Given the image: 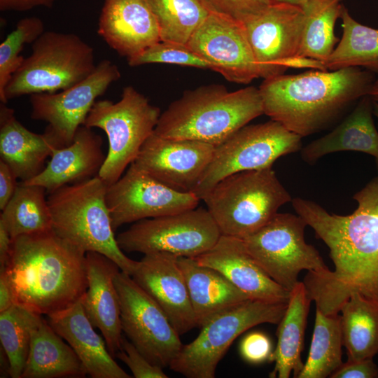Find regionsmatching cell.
<instances>
[{
    "label": "cell",
    "instance_id": "15",
    "mask_svg": "<svg viewBox=\"0 0 378 378\" xmlns=\"http://www.w3.org/2000/svg\"><path fill=\"white\" fill-rule=\"evenodd\" d=\"M200 201L192 192H178L164 185L134 162L106 189L114 230L127 223L195 209Z\"/></svg>",
    "mask_w": 378,
    "mask_h": 378
},
{
    "label": "cell",
    "instance_id": "11",
    "mask_svg": "<svg viewBox=\"0 0 378 378\" xmlns=\"http://www.w3.org/2000/svg\"><path fill=\"white\" fill-rule=\"evenodd\" d=\"M305 220L299 215L277 213L265 225L241 239L264 271L290 291L301 271L316 274L329 270L319 252L304 240Z\"/></svg>",
    "mask_w": 378,
    "mask_h": 378
},
{
    "label": "cell",
    "instance_id": "44",
    "mask_svg": "<svg viewBox=\"0 0 378 378\" xmlns=\"http://www.w3.org/2000/svg\"><path fill=\"white\" fill-rule=\"evenodd\" d=\"M57 0H0L1 11H25L38 6L50 7Z\"/></svg>",
    "mask_w": 378,
    "mask_h": 378
},
{
    "label": "cell",
    "instance_id": "28",
    "mask_svg": "<svg viewBox=\"0 0 378 378\" xmlns=\"http://www.w3.org/2000/svg\"><path fill=\"white\" fill-rule=\"evenodd\" d=\"M312 301L303 281L290 291L286 312L278 324L277 344L269 361L274 363L270 377L288 378L293 372L298 378L302 370L301 354Z\"/></svg>",
    "mask_w": 378,
    "mask_h": 378
},
{
    "label": "cell",
    "instance_id": "37",
    "mask_svg": "<svg viewBox=\"0 0 378 378\" xmlns=\"http://www.w3.org/2000/svg\"><path fill=\"white\" fill-rule=\"evenodd\" d=\"M43 20L37 17L24 18L0 45V100L6 104L4 91L13 74L22 65L24 57L21 52L26 44L33 43L43 32Z\"/></svg>",
    "mask_w": 378,
    "mask_h": 378
},
{
    "label": "cell",
    "instance_id": "24",
    "mask_svg": "<svg viewBox=\"0 0 378 378\" xmlns=\"http://www.w3.org/2000/svg\"><path fill=\"white\" fill-rule=\"evenodd\" d=\"M102 143V136L92 128L81 125L70 145L54 150L39 174L20 182L43 186L50 193L65 185L96 176L106 158Z\"/></svg>",
    "mask_w": 378,
    "mask_h": 378
},
{
    "label": "cell",
    "instance_id": "41",
    "mask_svg": "<svg viewBox=\"0 0 378 378\" xmlns=\"http://www.w3.org/2000/svg\"><path fill=\"white\" fill-rule=\"evenodd\" d=\"M273 352L270 337L262 332H251L245 335L239 344L242 358L251 364L269 362Z\"/></svg>",
    "mask_w": 378,
    "mask_h": 378
},
{
    "label": "cell",
    "instance_id": "10",
    "mask_svg": "<svg viewBox=\"0 0 378 378\" xmlns=\"http://www.w3.org/2000/svg\"><path fill=\"white\" fill-rule=\"evenodd\" d=\"M302 138L272 120L242 127L215 146L212 159L192 193L202 200L229 175L272 167L280 157L300 150Z\"/></svg>",
    "mask_w": 378,
    "mask_h": 378
},
{
    "label": "cell",
    "instance_id": "9",
    "mask_svg": "<svg viewBox=\"0 0 378 378\" xmlns=\"http://www.w3.org/2000/svg\"><path fill=\"white\" fill-rule=\"evenodd\" d=\"M288 302L249 299L211 318L197 337L183 345L169 368L188 378H214L216 368L234 340L257 325L279 324Z\"/></svg>",
    "mask_w": 378,
    "mask_h": 378
},
{
    "label": "cell",
    "instance_id": "14",
    "mask_svg": "<svg viewBox=\"0 0 378 378\" xmlns=\"http://www.w3.org/2000/svg\"><path fill=\"white\" fill-rule=\"evenodd\" d=\"M121 76L116 64L100 61L86 78L67 89L53 93L30 95L31 118L48 123L45 132L57 148L70 145L77 130L83 125L97 98Z\"/></svg>",
    "mask_w": 378,
    "mask_h": 378
},
{
    "label": "cell",
    "instance_id": "29",
    "mask_svg": "<svg viewBox=\"0 0 378 378\" xmlns=\"http://www.w3.org/2000/svg\"><path fill=\"white\" fill-rule=\"evenodd\" d=\"M86 374L74 349L43 318L32 332L21 378L83 377Z\"/></svg>",
    "mask_w": 378,
    "mask_h": 378
},
{
    "label": "cell",
    "instance_id": "26",
    "mask_svg": "<svg viewBox=\"0 0 378 378\" xmlns=\"http://www.w3.org/2000/svg\"><path fill=\"white\" fill-rule=\"evenodd\" d=\"M372 114L373 100L368 95L363 97L332 131L301 148L302 158L313 164L329 153L351 150L369 154L378 164V131Z\"/></svg>",
    "mask_w": 378,
    "mask_h": 378
},
{
    "label": "cell",
    "instance_id": "20",
    "mask_svg": "<svg viewBox=\"0 0 378 378\" xmlns=\"http://www.w3.org/2000/svg\"><path fill=\"white\" fill-rule=\"evenodd\" d=\"M223 274L251 300L288 302L290 291L275 282L248 252L241 239L221 234L207 252L195 258Z\"/></svg>",
    "mask_w": 378,
    "mask_h": 378
},
{
    "label": "cell",
    "instance_id": "32",
    "mask_svg": "<svg viewBox=\"0 0 378 378\" xmlns=\"http://www.w3.org/2000/svg\"><path fill=\"white\" fill-rule=\"evenodd\" d=\"M46 192V189L41 186L18 183L0 215V224L4 226L12 239L52 230Z\"/></svg>",
    "mask_w": 378,
    "mask_h": 378
},
{
    "label": "cell",
    "instance_id": "36",
    "mask_svg": "<svg viewBox=\"0 0 378 378\" xmlns=\"http://www.w3.org/2000/svg\"><path fill=\"white\" fill-rule=\"evenodd\" d=\"M155 15L162 41L185 44L211 11L202 0H146Z\"/></svg>",
    "mask_w": 378,
    "mask_h": 378
},
{
    "label": "cell",
    "instance_id": "31",
    "mask_svg": "<svg viewBox=\"0 0 378 378\" xmlns=\"http://www.w3.org/2000/svg\"><path fill=\"white\" fill-rule=\"evenodd\" d=\"M341 41L323 62L325 70L360 67L378 74V29L356 21L344 6Z\"/></svg>",
    "mask_w": 378,
    "mask_h": 378
},
{
    "label": "cell",
    "instance_id": "1",
    "mask_svg": "<svg viewBox=\"0 0 378 378\" xmlns=\"http://www.w3.org/2000/svg\"><path fill=\"white\" fill-rule=\"evenodd\" d=\"M353 198L356 209L346 216L330 214L318 204L292 199L296 214L329 248L333 270L309 272L303 283L323 314H339L354 293L378 300V176Z\"/></svg>",
    "mask_w": 378,
    "mask_h": 378
},
{
    "label": "cell",
    "instance_id": "48",
    "mask_svg": "<svg viewBox=\"0 0 378 378\" xmlns=\"http://www.w3.org/2000/svg\"><path fill=\"white\" fill-rule=\"evenodd\" d=\"M274 1H276V2H287V3H290V4H296V5H299V6H302L307 0H273Z\"/></svg>",
    "mask_w": 378,
    "mask_h": 378
},
{
    "label": "cell",
    "instance_id": "8",
    "mask_svg": "<svg viewBox=\"0 0 378 378\" xmlns=\"http://www.w3.org/2000/svg\"><path fill=\"white\" fill-rule=\"evenodd\" d=\"M158 107L132 86L123 88L121 99L96 101L83 125L102 130L108 149L98 176L107 185L117 181L136 160L143 144L154 132L160 116Z\"/></svg>",
    "mask_w": 378,
    "mask_h": 378
},
{
    "label": "cell",
    "instance_id": "49",
    "mask_svg": "<svg viewBox=\"0 0 378 378\" xmlns=\"http://www.w3.org/2000/svg\"><path fill=\"white\" fill-rule=\"evenodd\" d=\"M373 114L375 115V116L378 119V103L373 101Z\"/></svg>",
    "mask_w": 378,
    "mask_h": 378
},
{
    "label": "cell",
    "instance_id": "39",
    "mask_svg": "<svg viewBox=\"0 0 378 378\" xmlns=\"http://www.w3.org/2000/svg\"><path fill=\"white\" fill-rule=\"evenodd\" d=\"M213 13L246 24L262 14L273 0H202Z\"/></svg>",
    "mask_w": 378,
    "mask_h": 378
},
{
    "label": "cell",
    "instance_id": "27",
    "mask_svg": "<svg viewBox=\"0 0 378 378\" xmlns=\"http://www.w3.org/2000/svg\"><path fill=\"white\" fill-rule=\"evenodd\" d=\"M197 327L216 314L250 298L218 271L200 265L195 258L178 257Z\"/></svg>",
    "mask_w": 378,
    "mask_h": 378
},
{
    "label": "cell",
    "instance_id": "25",
    "mask_svg": "<svg viewBox=\"0 0 378 378\" xmlns=\"http://www.w3.org/2000/svg\"><path fill=\"white\" fill-rule=\"evenodd\" d=\"M57 147L45 132L27 129L15 117L14 109L0 106V157L22 182L39 174Z\"/></svg>",
    "mask_w": 378,
    "mask_h": 378
},
{
    "label": "cell",
    "instance_id": "18",
    "mask_svg": "<svg viewBox=\"0 0 378 378\" xmlns=\"http://www.w3.org/2000/svg\"><path fill=\"white\" fill-rule=\"evenodd\" d=\"M214 148L208 143L164 138L153 132L134 163L172 189L192 192L212 159Z\"/></svg>",
    "mask_w": 378,
    "mask_h": 378
},
{
    "label": "cell",
    "instance_id": "35",
    "mask_svg": "<svg viewBox=\"0 0 378 378\" xmlns=\"http://www.w3.org/2000/svg\"><path fill=\"white\" fill-rule=\"evenodd\" d=\"M41 316L17 303L0 312V340L12 378L22 377L32 332L43 320Z\"/></svg>",
    "mask_w": 378,
    "mask_h": 378
},
{
    "label": "cell",
    "instance_id": "42",
    "mask_svg": "<svg viewBox=\"0 0 378 378\" xmlns=\"http://www.w3.org/2000/svg\"><path fill=\"white\" fill-rule=\"evenodd\" d=\"M330 378H377L378 367L373 358L359 360H347L330 377Z\"/></svg>",
    "mask_w": 378,
    "mask_h": 378
},
{
    "label": "cell",
    "instance_id": "5",
    "mask_svg": "<svg viewBox=\"0 0 378 378\" xmlns=\"http://www.w3.org/2000/svg\"><path fill=\"white\" fill-rule=\"evenodd\" d=\"M107 186L97 175L48 193L52 230L85 253L106 255L132 276L138 261L129 258L118 244L106 202Z\"/></svg>",
    "mask_w": 378,
    "mask_h": 378
},
{
    "label": "cell",
    "instance_id": "40",
    "mask_svg": "<svg viewBox=\"0 0 378 378\" xmlns=\"http://www.w3.org/2000/svg\"><path fill=\"white\" fill-rule=\"evenodd\" d=\"M120 359L131 370L136 378H167L163 368L153 365L125 337H122L121 348L116 356Z\"/></svg>",
    "mask_w": 378,
    "mask_h": 378
},
{
    "label": "cell",
    "instance_id": "22",
    "mask_svg": "<svg viewBox=\"0 0 378 378\" xmlns=\"http://www.w3.org/2000/svg\"><path fill=\"white\" fill-rule=\"evenodd\" d=\"M85 260L88 288L83 296L84 310L92 326L101 331L111 356L115 357L123 337L119 297L114 283L120 269L97 252H87Z\"/></svg>",
    "mask_w": 378,
    "mask_h": 378
},
{
    "label": "cell",
    "instance_id": "21",
    "mask_svg": "<svg viewBox=\"0 0 378 378\" xmlns=\"http://www.w3.org/2000/svg\"><path fill=\"white\" fill-rule=\"evenodd\" d=\"M97 33L127 59L161 41L156 18L146 0H104Z\"/></svg>",
    "mask_w": 378,
    "mask_h": 378
},
{
    "label": "cell",
    "instance_id": "12",
    "mask_svg": "<svg viewBox=\"0 0 378 378\" xmlns=\"http://www.w3.org/2000/svg\"><path fill=\"white\" fill-rule=\"evenodd\" d=\"M220 235L207 209L200 207L136 221L116 240L127 253L166 252L195 258L209 251Z\"/></svg>",
    "mask_w": 378,
    "mask_h": 378
},
{
    "label": "cell",
    "instance_id": "17",
    "mask_svg": "<svg viewBox=\"0 0 378 378\" xmlns=\"http://www.w3.org/2000/svg\"><path fill=\"white\" fill-rule=\"evenodd\" d=\"M186 46L230 82L248 84L260 77L244 24L211 12Z\"/></svg>",
    "mask_w": 378,
    "mask_h": 378
},
{
    "label": "cell",
    "instance_id": "33",
    "mask_svg": "<svg viewBox=\"0 0 378 378\" xmlns=\"http://www.w3.org/2000/svg\"><path fill=\"white\" fill-rule=\"evenodd\" d=\"M340 316L316 307L314 332L307 359L298 378H326L343 363Z\"/></svg>",
    "mask_w": 378,
    "mask_h": 378
},
{
    "label": "cell",
    "instance_id": "13",
    "mask_svg": "<svg viewBox=\"0 0 378 378\" xmlns=\"http://www.w3.org/2000/svg\"><path fill=\"white\" fill-rule=\"evenodd\" d=\"M114 283L118 293L122 332L153 365L169 366L183 344L158 304L132 279L119 271Z\"/></svg>",
    "mask_w": 378,
    "mask_h": 378
},
{
    "label": "cell",
    "instance_id": "3",
    "mask_svg": "<svg viewBox=\"0 0 378 378\" xmlns=\"http://www.w3.org/2000/svg\"><path fill=\"white\" fill-rule=\"evenodd\" d=\"M373 73L360 67L309 71L265 78L259 87L264 114L302 137L327 126L368 95Z\"/></svg>",
    "mask_w": 378,
    "mask_h": 378
},
{
    "label": "cell",
    "instance_id": "38",
    "mask_svg": "<svg viewBox=\"0 0 378 378\" xmlns=\"http://www.w3.org/2000/svg\"><path fill=\"white\" fill-rule=\"evenodd\" d=\"M127 62L131 66L160 63L211 69L208 62L192 51L186 45L162 41L128 59Z\"/></svg>",
    "mask_w": 378,
    "mask_h": 378
},
{
    "label": "cell",
    "instance_id": "19",
    "mask_svg": "<svg viewBox=\"0 0 378 378\" xmlns=\"http://www.w3.org/2000/svg\"><path fill=\"white\" fill-rule=\"evenodd\" d=\"M178 258L166 252L144 254L132 277L158 304L181 335L197 325Z\"/></svg>",
    "mask_w": 378,
    "mask_h": 378
},
{
    "label": "cell",
    "instance_id": "4",
    "mask_svg": "<svg viewBox=\"0 0 378 378\" xmlns=\"http://www.w3.org/2000/svg\"><path fill=\"white\" fill-rule=\"evenodd\" d=\"M262 114L258 88L229 91L221 85H205L188 90L173 102L160 114L154 133L216 146Z\"/></svg>",
    "mask_w": 378,
    "mask_h": 378
},
{
    "label": "cell",
    "instance_id": "45",
    "mask_svg": "<svg viewBox=\"0 0 378 378\" xmlns=\"http://www.w3.org/2000/svg\"><path fill=\"white\" fill-rule=\"evenodd\" d=\"M15 304V295L5 271H0V312Z\"/></svg>",
    "mask_w": 378,
    "mask_h": 378
},
{
    "label": "cell",
    "instance_id": "34",
    "mask_svg": "<svg viewBox=\"0 0 378 378\" xmlns=\"http://www.w3.org/2000/svg\"><path fill=\"white\" fill-rule=\"evenodd\" d=\"M342 0H307L302 6L305 24L299 57L322 63L332 54L337 38L334 29L344 6Z\"/></svg>",
    "mask_w": 378,
    "mask_h": 378
},
{
    "label": "cell",
    "instance_id": "46",
    "mask_svg": "<svg viewBox=\"0 0 378 378\" xmlns=\"http://www.w3.org/2000/svg\"><path fill=\"white\" fill-rule=\"evenodd\" d=\"M12 239L6 229L2 224H0V270L5 267Z\"/></svg>",
    "mask_w": 378,
    "mask_h": 378
},
{
    "label": "cell",
    "instance_id": "2",
    "mask_svg": "<svg viewBox=\"0 0 378 378\" xmlns=\"http://www.w3.org/2000/svg\"><path fill=\"white\" fill-rule=\"evenodd\" d=\"M86 253L52 230L12 239L4 270L15 303L47 316L76 302L88 288Z\"/></svg>",
    "mask_w": 378,
    "mask_h": 378
},
{
    "label": "cell",
    "instance_id": "16",
    "mask_svg": "<svg viewBox=\"0 0 378 378\" xmlns=\"http://www.w3.org/2000/svg\"><path fill=\"white\" fill-rule=\"evenodd\" d=\"M305 24L301 6L274 1L244 24L260 77L284 74L299 57Z\"/></svg>",
    "mask_w": 378,
    "mask_h": 378
},
{
    "label": "cell",
    "instance_id": "43",
    "mask_svg": "<svg viewBox=\"0 0 378 378\" xmlns=\"http://www.w3.org/2000/svg\"><path fill=\"white\" fill-rule=\"evenodd\" d=\"M10 168L0 160V209L2 211L13 197L18 185Z\"/></svg>",
    "mask_w": 378,
    "mask_h": 378
},
{
    "label": "cell",
    "instance_id": "47",
    "mask_svg": "<svg viewBox=\"0 0 378 378\" xmlns=\"http://www.w3.org/2000/svg\"><path fill=\"white\" fill-rule=\"evenodd\" d=\"M368 96L376 102H378V80H375L368 93Z\"/></svg>",
    "mask_w": 378,
    "mask_h": 378
},
{
    "label": "cell",
    "instance_id": "23",
    "mask_svg": "<svg viewBox=\"0 0 378 378\" xmlns=\"http://www.w3.org/2000/svg\"><path fill=\"white\" fill-rule=\"evenodd\" d=\"M83 296L69 308L48 316L47 321L74 349L87 374L92 378L131 377L115 361L104 337L94 330L85 314Z\"/></svg>",
    "mask_w": 378,
    "mask_h": 378
},
{
    "label": "cell",
    "instance_id": "7",
    "mask_svg": "<svg viewBox=\"0 0 378 378\" xmlns=\"http://www.w3.org/2000/svg\"><path fill=\"white\" fill-rule=\"evenodd\" d=\"M96 66L93 48L79 36L45 31L13 74L5 88V99L8 102L23 95L67 89L89 76Z\"/></svg>",
    "mask_w": 378,
    "mask_h": 378
},
{
    "label": "cell",
    "instance_id": "30",
    "mask_svg": "<svg viewBox=\"0 0 378 378\" xmlns=\"http://www.w3.org/2000/svg\"><path fill=\"white\" fill-rule=\"evenodd\" d=\"M340 312L347 360L373 358L378 354V300L354 293Z\"/></svg>",
    "mask_w": 378,
    "mask_h": 378
},
{
    "label": "cell",
    "instance_id": "6",
    "mask_svg": "<svg viewBox=\"0 0 378 378\" xmlns=\"http://www.w3.org/2000/svg\"><path fill=\"white\" fill-rule=\"evenodd\" d=\"M202 200L221 234L243 239L268 223L292 198L268 167L229 175Z\"/></svg>",
    "mask_w": 378,
    "mask_h": 378
}]
</instances>
